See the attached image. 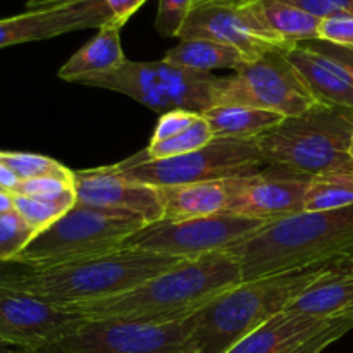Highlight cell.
Here are the masks:
<instances>
[{
	"mask_svg": "<svg viewBox=\"0 0 353 353\" xmlns=\"http://www.w3.org/2000/svg\"><path fill=\"white\" fill-rule=\"evenodd\" d=\"M212 140V131H210L209 124H207V121L203 119L202 114H200L199 121H196L192 128H188V130L183 131V133L176 134V137L168 138V140L150 141L145 150H141L138 155L130 157V161L141 162L178 157V155H185L190 154V152L199 150V148L209 145Z\"/></svg>",
	"mask_w": 353,
	"mask_h": 353,
	"instance_id": "obj_25",
	"label": "cell"
},
{
	"mask_svg": "<svg viewBox=\"0 0 353 353\" xmlns=\"http://www.w3.org/2000/svg\"><path fill=\"white\" fill-rule=\"evenodd\" d=\"M143 226L147 223L137 216L76 203L50 228L37 234L12 262L24 268H50L100 257L123 248L128 238Z\"/></svg>",
	"mask_w": 353,
	"mask_h": 353,
	"instance_id": "obj_6",
	"label": "cell"
},
{
	"mask_svg": "<svg viewBox=\"0 0 353 353\" xmlns=\"http://www.w3.org/2000/svg\"><path fill=\"white\" fill-rule=\"evenodd\" d=\"M14 210V195L7 190L0 188V214L12 212Z\"/></svg>",
	"mask_w": 353,
	"mask_h": 353,
	"instance_id": "obj_40",
	"label": "cell"
},
{
	"mask_svg": "<svg viewBox=\"0 0 353 353\" xmlns=\"http://www.w3.org/2000/svg\"><path fill=\"white\" fill-rule=\"evenodd\" d=\"M147 0H103L107 12L110 16V24L123 28L131 16L140 9Z\"/></svg>",
	"mask_w": 353,
	"mask_h": 353,
	"instance_id": "obj_37",
	"label": "cell"
},
{
	"mask_svg": "<svg viewBox=\"0 0 353 353\" xmlns=\"http://www.w3.org/2000/svg\"><path fill=\"white\" fill-rule=\"evenodd\" d=\"M14 195V210L37 231L38 234L50 228L55 221L61 219L65 212L78 203L76 199L57 200V202H47V200L31 199V196Z\"/></svg>",
	"mask_w": 353,
	"mask_h": 353,
	"instance_id": "obj_28",
	"label": "cell"
},
{
	"mask_svg": "<svg viewBox=\"0 0 353 353\" xmlns=\"http://www.w3.org/2000/svg\"><path fill=\"white\" fill-rule=\"evenodd\" d=\"M285 55L302 74L317 102L353 112V83L340 64L300 45L286 50Z\"/></svg>",
	"mask_w": 353,
	"mask_h": 353,
	"instance_id": "obj_17",
	"label": "cell"
},
{
	"mask_svg": "<svg viewBox=\"0 0 353 353\" xmlns=\"http://www.w3.org/2000/svg\"><path fill=\"white\" fill-rule=\"evenodd\" d=\"M195 0H159L155 30L165 38H178Z\"/></svg>",
	"mask_w": 353,
	"mask_h": 353,
	"instance_id": "obj_31",
	"label": "cell"
},
{
	"mask_svg": "<svg viewBox=\"0 0 353 353\" xmlns=\"http://www.w3.org/2000/svg\"><path fill=\"white\" fill-rule=\"evenodd\" d=\"M265 26L286 47L293 48L319 37V17L283 0H250Z\"/></svg>",
	"mask_w": 353,
	"mask_h": 353,
	"instance_id": "obj_23",
	"label": "cell"
},
{
	"mask_svg": "<svg viewBox=\"0 0 353 353\" xmlns=\"http://www.w3.org/2000/svg\"><path fill=\"white\" fill-rule=\"evenodd\" d=\"M348 154H350V159L353 162V134H352V140H350V148H348Z\"/></svg>",
	"mask_w": 353,
	"mask_h": 353,
	"instance_id": "obj_44",
	"label": "cell"
},
{
	"mask_svg": "<svg viewBox=\"0 0 353 353\" xmlns=\"http://www.w3.org/2000/svg\"><path fill=\"white\" fill-rule=\"evenodd\" d=\"M286 312L303 316L327 317L341 316L353 310V269L350 264L333 265L305 292L300 293Z\"/></svg>",
	"mask_w": 353,
	"mask_h": 353,
	"instance_id": "obj_20",
	"label": "cell"
},
{
	"mask_svg": "<svg viewBox=\"0 0 353 353\" xmlns=\"http://www.w3.org/2000/svg\"><path fill=\"white\" fill-rule=\"evenodd\" d=\"M317 40L340 47H353V17H327L321 21Z\"/></svg>",
	"mask_w": 353,
	"mask_h": 353,
	"instance_id": "obj_35",
	"label": "cell"
},
{
	"mask_svg": "<svg viewBox=\"0 0 353 353\" xmlns=\"http://www.w3.org/2000/svg\"><path fill=\"white\" fill-rule=\"evenodd\" d=\"M76 200L79 205L114 210L143 219L147 224L162 221L164 209L155 186L134 183L109 168L74 171Z\"/></svg>",
	"mask_w": 353,
	"mask_h": 353,
	"instance_id": "obj_16",
	"label": "cell"
},
{
	"mask_svg": "<svg viewBox=\"0 0 353 353\" xmlns=\"http://www.w3.org/2000/svg\"><path fill=\"white\" fill-rule=\"evenodd\" d=\"M110 23L103 0H76L47 9L26 10L0 19V48L48 40L72 31L102 28Z\"/></svg>",
	"mask_w": 353,
	"mask_h": 353,
	"instance_id": "obj_15",
	"label": "cell"
},
{
	"mask_svg": "<svg viewBox=\"0 0 353 353\" xmlns=\"http://www.w3.org/2000/svg\"><path fill=\"white\" fill-rule=\"evenodd\" d=\"M238 179L240 178L157 188L164 209L162 221L178 223L224 212L231 195L236 190Z\"/></svg>",
	"mask_w": 353,
	"mask_h": 353,
	"instance_id": "obj_18",
	"label": "cell"
},
{
	"mask_svg": "<svg viewBox=\"0 0 353 353\" xmlns=\"http://www.w3.org/2000/svg\"><path fill=\"white\" fill-rule=\"evenodd\" d=\"M226 252L240 262L243 281L352 264L353 205L274 221Z\"/></svg>",
	"mask_w": 353,
	"mask_h": 353,
	"instance_id": "obj_2",
	"label": "cell"
},
{
	"mask_svg": "<svg viewBox=\"0 0 353 353\" xmlns=\"http://www.w3.org/2000/svg\"><path fill=\"white\" fill-rule=\"evenodd\" d=\"M178 38H203L230 45L240 50L247 62L272 50H290V47L265 26L250 0L193 7Z\"/></svg>",
	"mask_w": 353,
	"mask_h": 353,
	"instance_id": "obj_12",
	"label": "cell"
},
{
	"mask_svg": "<svg viewBox=\"0 0 353 353\" xmlns=\"http://www.w3.org/2000/svg\"><path fill=\"white\" fill-rule=\"evenodd\" d=\"M240 283H243L240 262L228 252H217L186 259L176 268L121 295L64 309L88 321L179 323Z\"/></svg>",
	"mask_w": 353,
	"mask_h": 353,
	"instance_id": "obj_1",
	"label": "cell"
},
{
	"mask_svg": "<svg viewBox=\"0 0 353 353\" xmlns=\"http://www.w3.org/2000/svg\"><path fill=\"white\" fill-rule=\"evenodd\" d=\"M16 350H17V348L12 347V345L0 341V353H14Z\"/></svg>",
	"mask_w": 353,
	"mask_h": 353,
	"instance_id": "obj_43",
	"label": "cell"
},
{
	"mask_svg": "<svg viewBox=\"0 0 353 353\" xmlns=\"http://www.w3.org/2000/svg\"><path fill=\"white\" fill-rule=\"evenodd\" d=\"M350 330H353V310L352 312L333 317V321L321 333H317L309 341H305V343L300 345L295 350L288 353H323L330 345H333L334 341L345 336Z\"/></svg>",
	"mask_w": 353,
	"mask_h": 353,
	"instance_id": "obj_32",
	"label": "cell"
},
{
	"mask_svg": "<svg viewBox=\"0 0 353 353\" xmlns=\"http://www.w3.org/2000/svg\"><path fill=\"white\" fill-rule=\"evenodd\" d=\"M300 47H305L309 48V50L317 52V54L324 55V57L331 59V61H334L336 64H340L341 68L348 72V76H350L353 83V47H340V45H333L321 40L305 41V43H302Z\"/></svg>",
	"mask_w": 353,
	"mask_h": 353,
	"instance_id": "obj_36",
	"label": "cell"
},
{
	"mask_svg": "<svg viewBox=\"0 0 353 353\" xmlns=\"http://www.w3.org/2000/svg\"><path fill=\"white\" fill-rule=\"evenodd\" d=\"M219 103H241L292 117L307 112L319 102L286 59L285 50H272L245 62L234 76L224 78Z\"/></svg>",
	"mask_w": 353,
	"mask_h": 353,
	"instance_id": "obj_9",
	"label": "cell"
},
{
	"mask_svg": "<svg viewBox=\"0 0 353 353\" xmlns=\"http://www.w3.org/2000/svg\"><path fill=\"white\" fill-rule=\"evenodd\" d=\"M126 61L121 47V28L109 23L62 64L59 78L68 83H79L90 76L116 71Z\"/></svg>",
	"mask_w": 353,
	"mask_h": 353,
	"instance_id": "obj_21",
	"label": "cell"
},
{
	"mask_svg": "<svg viewBox=\"0 0 353 353\" xmlns=\"http://www.w3.org/2000/svg\"><path fill=\"white\" fill-rule=\"evenodd\" d=\"M0 161L21 179H34V178H47V176H54V178H74V171L62 165L61 162L54 161L50 157L37 154H24V152H3L0 150Z\"/></svg>",
	"mask_w": 353,
	"mask_h": 353,
	"instance_id": "obj_27",
	"label": "cell"
},
{
	"mask_svg": "<svg viewBox=\"0 0 353 353\" xmlns=\"http://www.w3.org/2000/svg\"><path fill=\"white\" fill-rule=\"evenodd\" d=\"M333 265L243 281L196 310L188 323L193 353H228L243 338L283 312Z\"/></svg>",
	"mask_w": 353,
	"mask_h": 353,
	"instance_id": "obj_4",
	"label": "cell"
},
{
	"mask_svg": "<svg viewBox=\"0 0 353 353\" xmlns=\"http://www.w3.org/2000/svg\"><path fill=\"white\" fill-rule=\"evenodd\" d=\"M353 205V176L310 179L303 196V212H326Z\"/></svg>",
	"mask_w": 353,
	"mask_h": 353,
	"instance_id": "obj_26",
	"label": "cell"
},
{
	"mask_svg": "<svg viewBox=\"0 0 353 353\" xmlns=\"http://www.w3.org/2000/svg\"><path fill=\"white\" fill-rule=\"evenodd\" d=\"M265 224L269 223L228 212L178 223L159 221L147 224L138 233L128 238L124 247L141 248L174 257L196 259L230 250L245 238L262 230Z\"/></svg>",
	"mask_w": 353,
	"mask_h": 353,
	"instance_id": "obj_10",
	"label": "cell"
},
{
	"mask_svg": "<svg viewBox=\"0 0 353 353\" xmlns=\"http://www.w3.org/2000/svg\"><path fill=\"white\" fill-rule=\"evenodd\" d=\"M14 353H61L55 352L52 348H17Z\"/></svg>",
	"mask_w": 353,
	"mask_h": 353,
	"instance_id": "obj_41",
	"label": "cell"
},
{
	"mask_svg": "<svg viewBox=\"0 0 353 353\" xmlns=\"http://www.w3.org/2000/svg\"><path fill=\"white\" fill-rule=\"evenodd\" d=\"M85 321L64 307L0 286V341L3 343L16 348H50Z\"/></svg>",
	"mask_w": 353,
	"mask_h": 353,
	"instance_id": "obj_13",
	"label": "cell"
},
{
	"mask_svg": "<svg viewBox=\"0 0 353 353\" xmlns=\"http://www.w3.org/2000/svg\"><path fill=\"white\" fill-rule=\"evenodd\" d=\"M299 7L319 19L327 17H353V0H283Z\"/></svg>",
	"mask_w": 353,
	"mask_h": 353,
	"instance_id": "obj_34",
	"label": "cell"
},
{
	"mask_svg": "<svg viewBox=\"0 0 353 353\" xmlns=\"http://www.w3.org/2000/svg\"><path fill=\"white\" fill-rule=\"evenodd\" d=\"M352 134V110L317 103L300 116L285 117L255 140L271 169L316 179L353 176Z\"/></svg>",
	"mask_w": 353,
	"mask_h": 353,
	"instance_id": "obj_5",
	"label": "cell"
},
{
	"mask_svg": "<svg viewBox=\"0 0 353 353\" xmlns=\"http://www.w3.org/2000/svg\"><path fill=\"white\" fill-rule=\"evenodd\" d=\"M188 323L137 324L86 319L52 350L61 353H193Z\"/></svg>",
	"mask_w": 353,
	"mask_h": 353,
	"instance_id": "obj_11",
	"label": "cell"
},
{
	"mask_svg": "<svg viewBox=\"0 0 353 353\" xmlns=\"http://www.w3.org/2000/svg\"><path fill=\"white\" fill-rule=\"evenodd\" d=\"M37 234L16 210L0 214V262H12Z\"/></svg>",
	"mask_w": 353,
	"mask_h": 353,
	"instance_id": "obj_29",
	"label": "cell"
},
{
	"mask_svg": "<svg viewBox=\"0 0 353 353\" xmlns=\"http://www.w3.org/2000/svg\"><path fill=\"white\" fill-rule=\"evenodd\" d=\"M81 85L112 90L157 114L169 110H188L203 114L219 103L224 78L209 72H196L164 61H126L116 71L90 76Z\"/></svg>",
	"mask_w": 353,
	"mask_h": 353,
	"instance_id": "obj_7",
	"label": "cell"
},
{
	"mask_svg": "<svg viewBox=\"0 0 353 353\" xmlns=\"http://www.w3.org/2000/svg\"><path fill=\"white\" fill-rule=\"evenodd\" d=\"M265 164L257 140H219L190 154L161 161H124L110 165L114 172L134 183L164 188L216 179L243 178L261 172Z\"/></svg>",
	"mask_w": 353,
	"mask_h": 353,
	"instance_id": "obj_8",
	"label": "cell"
},
{
	"mask_svg": "<svg viewBox=\"0 0 353 353\" xmlns=\"http://www.w3.org/2000/svg\"><path fill=\"white\" fill-rule=\"evenodd\" d=\"M19 183H21V179L17 178V176L14 174V172L10 171V169L7 168L2 161H0V188L14 193Z\"/></svg>",
	"mask_w": 353,
	"mask_h": 353,
	"instance_id": "obj_38",
	"label": "cell"
},
{
	"mask_svg": "<svg viewBox=\"0 0 353 353\" xmlns=\"http://www.w3.org/2000/svg\"><path fill=\"white\" fill-rule=\"evenodd\" d=\"M214 138L219 140H255L281 123L285 116L272 110L241 103H219L202 114Z\"/></svg>",
	"mask_w": 353,
	"mask_h": 353,
	"instance_id": "obj_22",
	"label": "cell"
},
{
	"mask_svg": "<svg viewBox=\"0 0 353 353\" xmlns=\"http://www.w3.org/2000/svg\"><path fill=\"white\" fill-rule=\"evenodd\" d=\"M17 195L31 196V199L47 200V202H57V200L65 199H76L74 190V178H54V176H47V178H34L21 181L17 185L16 192Z\"/></svg>",
	"mask_w": 353,
	"mask_h": 353,
	"instance_id": "obj_30",
	"label": "cell"
},
{
	"mask_svg": "<svg viewBox=\"0 0 353 353\" xmlns=\"http://www.w3.org/2000/svg\"><path fill=\"white\" fill-rule=\"evenodd\" d=\"M76 2V0H28L26 7L28 10H37V9H47V7L62 6V3Z\"/></svg>",
	"mask_w": 353,
	"mask_h": 353,
	"instance_id": "obj_39",
	"label": "cell"
},
{
	"mask_svg": "<svg viewBox=\"0 0 353 353\" xmlns=\"http://www.w3.org/2000/svg\"><path fill=\"white\" fill-rule=\"evenodd\" d=\"M185 261V257L123 247L85 261L0 272V286L30 293L59 307L83 305L130 292Z\"/></svg>",
	"mask_w": 353,
	"mask_h": 353,
	"instance_id": "obj_3",
	"label": "cell"
},
{
	"mask_svg": "<svg viewBox=\"0 0 353 353\" xmlns=\"http://www.w3.org/2000/svg\"><path fill=\"white\" fill-rule=\"evenodd\" d=\"M224 2H238V0H195L193 7L207 6V3H224Z\"/></svg>",
	"mask_w": 353,
	"mask_h": 353,
	"instance_id": "obj_42",
	"label": "cell"
},
{
	"mask_svg": "<svg viewBox=\"0 0 353 353\" xmlns=\"http://www.w3.org/2000/svg\"><path fill=\"white\" fill-rule=\"evenodd\" d=\"M350 265H352V269H353V262H352V264H350Z\"/></svg>",
	"mask_w": 353,
	"mask_h": 353,
	"instance_id": "obj_45",
	"label": "cell"
},
{
	"mask_svg": "<svg viewBox=\"0 0 353 353\" xmlns=\"http://www.w3.org/2000/svg\"><path fill=\"white\" fill-rule=\"evenodd\" d=\"M199 117L200 114L188 112V110H169L159 117V123L155 126L154 137L150 141L168 140V138L183 133L188 128H192L199 121Z\"/></svg>",
	"mask_w": 353,
	"mask_h": 353,
	"instance_id": "obj_33",
	"label": "cell"
},
{
	"mask_svg": "<svg viewBox=\"0 0 353 353\" xmlns=\"http://www.w3.org/2000/svg\"><path fill=\"white\" fill-rule=\"evenodd\" d=\"M164 61L192 71L210 74V71L216 69L236 71L247 62V59L240 50L230 45L203 40V38H192V40H181L176 47L169 48L164 55Z\"/></svg>",
	"mask_w": 353,
	"mask_h": 353,
	"instance_id": "obj_24",
	"label": "cell"
},
{
	"mask_svg": "<svg viewBox=\"0 0 353 353\" xmlns=\"http://www.w3.org/2000/svg\"><path fill=\"white\" fill-rule=\"evenodd\" d=\"M331 321L333 317L321 319L283 310L228 353H288L321 333Z\"/></svg>",
	"mask_w": 353,
	"mask_h": 353,
	"instance_id": "obj_19",
	"label": "cell"
},
{
	"mask_svg": "<svg viewBox=\"0 0 353 353\" xmlns=\"http://www.w3.org/2000/svg\"><path fill=\"white\" fill-rule=\"evenodd\" d=\"M309 181L278 169L243 176L238 179L224 212L265 223L295 216L303 212V196Z\"/></svg>",
	"mask_w": 353,
	"mask_h": 353,
	"instance_id": "obj_14",
	"label": "cell"
}]
</instances>
